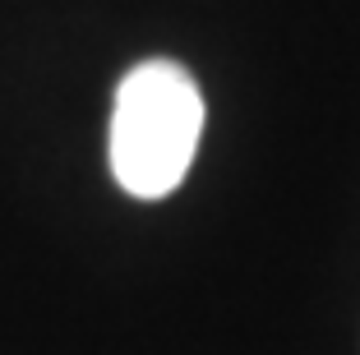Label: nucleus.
Wrapping results in <instances>:
<instances>
[{
	"instance_id": "obj_1",
	"label": "nucleus",
	"mask_w": 360,
	"mask_h": 355,
	"mask_svg": "<svg viewBox=\"0 0 360 355\" xmlns=\"http://www.w3.org/2000/svg\"><path fill=\"white\" fill-rule=\"evenodd\" d=\"M203 129V97L171 60L129 70L111 111V171L134 199H162L185 180Z\"/></svg>"
}]
</instances>
